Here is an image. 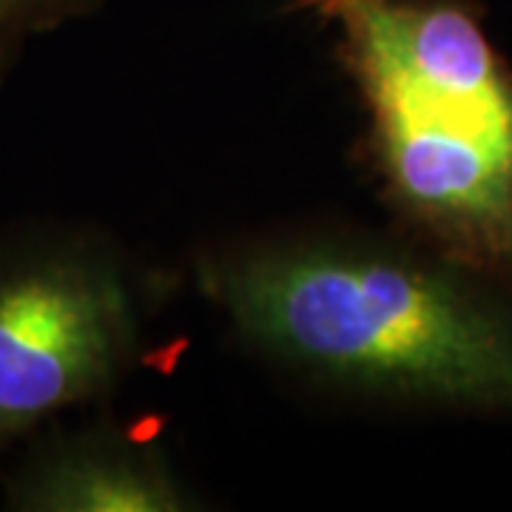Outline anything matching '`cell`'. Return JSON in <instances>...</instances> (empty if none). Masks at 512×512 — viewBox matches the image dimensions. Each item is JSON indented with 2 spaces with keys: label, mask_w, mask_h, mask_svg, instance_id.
<instances>
[{
  "label": "cell",
  "mask_w": 512,
  "mask_h": 512,
  "mask_svg": "<svg viewBox=\"0 0 512 512\" xmlns=\"http://www.w3.org/2000/svg\"><path fill=\"white\" fill-rule=\"evenodd\" d=\"M202 282L245 342L313 382L512 416V293L424 245L268 242L208 259Z\"/></svg>",
  "instance_id": "obj_1"
},
{
  "label": "cell",
  "mask_w": 512,
  "mask_h": 512,
  "mask_svg": "<svg viewBox=\"0 0 512 512\" xmlns=\"http://www.w3.org/2000/svg\"><path fill=\"white\" fill-rule=\"evenodd\" d=\"M336 32L384 202L419 245L512 293V63L473 0H296Z\"/></svg>",
  "instance_id": "obj_2"
},
{
  "label": "cell",
  "mask_w": 512,
  "mask_h": 512,
  "mask_svg": "<svg viewBox=\"0 0 512 512\" xmlns=\"http://www.w3.org/2000/svg\"><path fill=\"white\" fill-rule=\"evenodd\" d=\"M140 348L126 262L89 228L0 231V447L114 390Z\"/></svg>",
  "instance_id": "obj_3"
},
{
  "label": "cell",
  "mask_w": 512,
  "mask_h": 512,
  "mask_svg": "<svg viewBox=\"0 0 512 512\" xmlns=\"http://www.w3.org/2000/svg\"><path fill=\"white\" fill-rule=\"evenodd\" d=\"M183 493L140 439L92 427L40 439L6 478V510L177 512Z\"/></svg>",
  "instance_id": "obj_4"
},
{
  "label": "cell",
  "mask_w": 512,
  "mask_h": 512,
  "mask_svg": "<svg viewBox=\"0 0 512 512\" xmlns=\"http://www.w3.org/2000/svg\"><path fill=\"white\" fill-rule=\"evenodd\" d=\"M103 0H0V89L35 35L89 18Z\"/></svg>",
  "instance_id": "obj_5"
}]
</instances>
